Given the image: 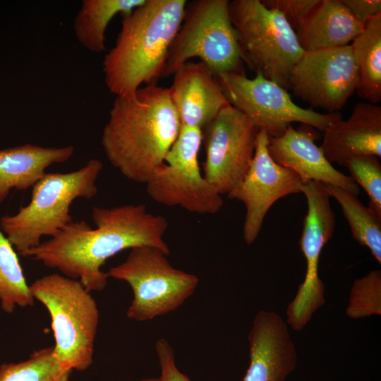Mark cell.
Listing matches in <instances>:
<instances>
[{
    "instance_id": "obj_16",
    "label": "cell",
    "mask_w": 381,
    "mask_h": 381,
    "mask_svg": "<svg viewBox=\"0 0 381 381\" xmlns=\"http://www.w3.org/2000/svg\"><path fill=\"white\" fill-rule=\"evenodd\" d=\"M312 133L294 129L291 125L278 137H269L267 150L278 164L296 173L303 183L310 181L341 188L358 195L357 183L336 169L315 143Z\"/></svg>"
},
{
    "instance_id": "obj_18",
    "label": "cell",
    "mask_w": 381,
    "mask_h": 381,
    "mask_svg": "<svg viewBox=\"0 0 381 381\" xmlns=\"http://www.w3.org/2000/svg\"><path fill=\"white\" fill-rule=\"evenodd\" d=\"M327 160L345 166L356 157H381V107L357 103L350 116L339 120L324 131L320 146Z\"/></svg>"
},
{
    "instance_id": "obj_8",
    "label": "cell",
    "mask_w": 381,
    "mask_h": 381,
    "mask_svg": "<svg viewBox=\"0 0 381 381\" xmlns=\"http://www.w3.org/2000/svg\"><path fill=\"white\" fill-rule=\"evenodd\" d=\"M161 249L139 246L126 260L111 267L109 277L122 280L132 289L133 298L127 310L129 319L143 322L175 310L195 291L197 276L174 267Z\"/></svg>"
},
{
    "instance_id": "obj_5",
    "label": "cell",
    "mask_w": 381,
    "mask_h": 381,
    "mask_svg": "<svg viewBox=\"0 0 381 381\" xmlns=\"http://www.w3.org/2000/svg\"><path fill=\"white\" fill-rule=\"evenodd\" d=\"M228 0H193L186 3L181 27L168 52L162 78L199 58L218 77L245 75V56L231 21Z\"/></svg>"
},
{
    "instance_id": "obj_21",
    "label": "cell",
    "mask_w": 381,
    "mask_h": 381,
    "mask_svg": "<svg viewBox=\"0 0 381 381\" xmlns=\"http://www.w3.org/2000/svg\"><path fill=\"white\" fill-rule=\"evenodd\" d=\"M356 62L358 95L371 104L381 100V13L370 19L350 44Z\"/></svg>"
},
{
    "instance_id": "obj_28",
    "label": "cell",
    "mask_w": 381,
    "mask_h": 381,
    "mask_svg": "<svg viewBox=\"0 0 381 381\" xmlns=\"http://www.w3.org/2000/svg\"><path fill=\"white\" fill-rule=\"evenodd\" d=\"M320 0H263L267 8L277 9L296 32Z\"/></svg>"
},
{
    "instance_id": "obj_10",
    "label": "cell",
    "mask_w": 381,
    "mask_h": 381,
    "mask_svg": "<svg viewBox=\"0 0 381 381\" xmlns=\"http://www.w3.org/2000/svg\"><path fill=\"white\" fill-rule=\"evenodd\" d=\"M217 78L229 104L269 137L280 136L293 122L324 132L342 119L339 112L321 114L300 107L286 89L260 73L252 79L236 73L224 74Z\"/></svg>"
},
{
    "instance_id": "obj_4",
    "label": "cell",
    "mask_w": 381,
    "mask_h": 381,
    "mask_svg": "<svg viewBox=\"0 0 381 381\" xmlns=\"http://www.w3.org/2000/svg\"><path fill=\"white\" fill-rule=\"evenodd\" d=\"M102 167L101 161L92 159L73 171L45 173L32 187L30 202L14 215L0 219L2 231L20 255L38 246L42 237L54 236L73 222L71 205L76 198L96 195V181Z\"/></svg>"
},
{
    "instance_id": "obj_26",
    "label": "cell",
    "mask_w": 381,
    "mask_h": 381,
    "mask_svg": "<svg viewBox=\"0 0 381 381\" xmlns=\"http://www.w3.org/2000/svg\"><path fill=\"white\" fill-rule=\"evenodd\" d=\"M346 314L352 318H359L381 314V272L371 270L361 279H357L351 290Z\"/></svg>"
},
{
    "instance_id": "obj_20",
    "label": "cell",
    "mask_w": 381,
    "mask_h": 381,
    "mask_svg": "<svg viewBox=\"0 0 381 381\" xmlns=\"http://www.w3.org/2000/svg\"><path fill=\"white\" fill-rule=\"evenodd\" d=\"M341 0H320L296 32L304 52L349 45L364 29Z\"/></svg>"
},
{
    "instance_id": "obj_9",
    "label": "cell",
    "mask_w": 381,
    "mask_h": 381,
    "mask_svg": "<svg viewBox=\"0 0 381 381\" xmlns=\"http://www.w3.org/2000/svg\"><path fill=\"white\" fill-rule=\"evenodd\" d=\"M202 143L200 128L181 126L164 164L145 183L150 198L200 214H212L221 209L222 195L200 172L198 153Z\"/></svg>"
},
{
    "instance_id": "obj_17",
    "label": "cell",
    "mask_w": 381,
    "mask_h": 381,
    "mask_svg": "<svg viewBox=\"0 0 381 381\" xmlns=\"http://www.w3.org/2000/svg\"><path fill=\"white\" fill-rule=\"evenodd\" d=\"M173 75L169 93L181 125L202 130L229 104L217 77L202 62L189 61Z\"/></svg>"
},
{
    "instance_id": "obj_7",
    "label": "cell",
    "mask_w": 381,
    "mask_h": 381,
    "mask_svg": "<svg viewBox=\"0 0 381 381\" xmlns=\"http://www.w3.org/2000/svg\"><path fill=\"white\" fill-rule=\"evenodd\" d=\"M229 13L246 62L265 78L289 88L292 68L304 51L284 16L260 0L229 1Z\"/></svg>"
},
{
    "instance_id": "obj_15",
    "label": "cell",
    "mask_w": 381,
    "mask_h": 381,
    "mask_svg": "<svg viewBox=\"0 0 381 381\" xmlns=\"http://www.w3.org/2000/svg\"><path fill=\"white\" fill-rule=\"evenodd\" d=\"M250 365L243 381H285L297 353L286 322L274 311L261 310L248 335Z\"/></svg>"
},
{
    "instance_id": "obj_24",
    "label": "cell",
    "mask_w": 381,
    "mask_h": 381,
    "mask_svg": "<svg viewBox=\"0 0 381 381\" xmlns=\"http://www.w3.org/2000/svg\"><path fill=\"white\" fill-rule=\"evenodd\" d=\"M35 298L27 284L15 248L0 226V304L7 313L16 306H32Z\"/></svg>"
},
{
    "instance_id": "obj_6",
    "label": "cell",
    "mask_w": 381,
    "mask_h": 381,
    "mask_svg": "<svg viewBox=\"0 0 381 381\" xmlns=\"http://www.w3.org/2000/svg\"><path fill=\"white\" fill-rule=\"evenodd\" d=\"M30 289L50 315L56 357L72 370L87 369L93 361L99 318L90 291L79 280L58 273L36 279Z\"/></svg>"
},
{
    "instance_id": "obj_22",
    "label": "cell",
    "mask_w": 381,
    "mask_h": 381,
    "mask_svg": "<svg viewBox=\"0 0 381 381\" xmlns=\"http://www.w3.org/2000/svg\"><path fill=\"white\" fill-rule=\"evenodd\" d=\"M145 0H83L73 22L78 42L87 50L100 53L105 50V32L117 14L129 15Z\"/></svg>"
},
{
    "instance_id": "obj_29",
    "label": "cell",
    "mask_w": 381,
    "mask_h": 381,
    "mask_svg": "<svg viewBox=\"0 0 381 381\" xmlns=\"http://www.w3.org/2000/svg\"><path fill=\"white\" fill-rule=\"evenodd\" d=\"M155 351L161 368L157 381H191L177 368L174 349L166 339L157 341Z\"/></svg>"
},
{
    "instance_id": "obj_14",
    "label": "cell",
    "mask_w": 381,
    "mask_h": 381,
    "mask_svg": "<svg viewBox=\"0 0 381 381\" xmlns=\"http://www.w3.org/2000/svg\"><path fill=\"white\" fill-rule=\"evenodd\" d=\"M269 136L259 130L254 156L241 180L227 194L246 207L243 238L250 245L259 235L269 209L279 198L301 193L303 181L291 169L276 163L268 150Z\"/></svg>"
},
{
    "instance_id": "obj_11",
    "label": "cell",
    "mask_w": 381,
    "mask_h": 381,
    "mask_svg": "<svg viewBox=\"0 0 381 381\" xmlns=\"http://www.w3.org/2000/svg\"><path fill=\"white\" fill-rule=\"evenodd\" d=\"M301 193L306 198L308 212L299 240L300 249L306 262L303 282L286 310V323L294 330H301L313 313L325 303V286L319 277V259L324 246L332 237L335 214L325 185L310 181L304 183Z\"/></svg>"
},
{
    "instance_id": "obj_30",
    "label": "cell",
    "mask_w": 381,
    "mask_h": 381,
    "mask_svg": "<svg viewBox=\"0 0 381 381\" xmlns=\"http://www.w3.org/2000/svg\"><path fill=\"white\" fill-rule=\"evenodd\" d=\"M352 15L360 22L365 23L381 13L380 0H341Z\"/></svg>"
},
{
    "instance_id": "obj_25",
    "label": "cell",
    "mask_w": 381,
    "mask_h": 381,
    "mask_svg": "<svg viewBox=\"0 0 381 381\" xmlns=\"http://www.w3.org/2000/svg\"><path fill=\"white\" fill-rule=\"evenodd\" d=\"M72 372L49 346L34 351L25 361L1 365L0 381H69Z\"/></svg>"
},
{
    "instance_id": "obj_3",
    "label": "cell",
    "mask_w": 381,
    "mask_h": 381,
    "mask_svg": "<svg viewBox=\"0 0 381 381\" xmlns=\"http://www.w3.org/2000/svg\"><path fill=\"white\" fill-rule=\"evenodd\" d=\"M186 0H145L123 17L114 46L104 55L102 71L116 97L134 94L162 78L170 46L183 21Z\"/></svg>"
},
{
    "instance_id": "obj_19",
    "label": "cell",
    "mask_w": 381,
    "mask_h": 381,
    "mask_svg": "<svg viewBox=\"0 0 381 381\" xmlns=\"http://www.w3.org/2000/svg\"><path fill=\"white\" fill-rule=\"evenodd\" d=\"M74 153V147H46L26 143L0 149V203L12 189L26 190L54 164L64 163Z\"/></svg>"
},
{
    "instance_id": "obj_1",
    "label": "cell",
    "mask_w": 381,
    "mask_h": 381,
    "mask_svg": "<svg viewBox=\"0 0 381 381\" xmlns=\"http://www.w3.org/2000/svg\"><path fill=\"white\" fill-rule=\"evenodd\" d=\"M92 219L96 229L85 221H73L22 256L79 280L90 292L105 289L109 276L101 267L125 249L152 246L169 255L164 240L169 226L167 219L150 213L143 204L93 207Z\"/></svg>"
},
{
    "instance_id": "obj_2",
    "label": "cell",
    "mask_w": 381,
    "mask_h": 381,
    "mask_svg": "<svg viewBox=\"0 0 381 381\" xmlns=\"http://www.w3.org/2000/svg\"><path fill=\"white\" fill-rule=\"evenodd\" d=\"M181 126L169 87L149 84L116 97L101 144L109 163L127 179L146 183L164 164Z\"/></svg>"
},
{
    "instance_id": "obj_12",
    "label": "cell",
    "mask_w": 381,
    "mask_h": 381,
    "mask_svg": "<svg viewBox=\"0 0 381 381\" xmlns=\"http://www.w3.org/2000/svg\"><path fill=\"white\" fill-rule=\"evenodd\" d=\"M258 131L230 104L202 129L205 150L203 176L221 195H227L248 171Z\"/></svg>"
},
{
    "instance_id": "obj_13",
    "label": "cell",
    "mask_w": 381,
    "mask_h": 381,
    "mask_svg": "<svg viewBox=\"0 0 381 381\" xmlns=\"http://www.w3.org/2000/svg\"><path fill=\"white\" fill-rule=\"evenodd\" d=\"M358 73L351 45L304 52L290 74L289 88L314 107L339 112L356 91Z\"/></svg>"
},
{
    "instance_id": "obj_27",
    "label": "cell",
    "mask_w": 381,
    "mask_h": 381,
    "mask_svg": "<svg viewBox=\"0 0 381 381\" xmlns=\"http://www.w3.org/2000/svg\"><path fill=\"white\" fill-rule=\"evenodd\" d=\"M346 167L351 179L368 194L369 207L381 216V164L377 157H356L350 159Z\"/></svg>"
},
{
    "instance_id": "obj_31",
    "label": "cell",
    "mask_w": 381,
    "mask_h": 381,
    "mask_svg": "<svg viewBox=\"0 0 381 381\" xmlns=\"http://www.w3.org/2000/svg\"><path fill=\"white\" fill-rule=\"evenodd\" d=\"M141 381H157V378H146L142 380Z\"/></svg>"
},
{
    "instance_id": "obj_23",
    "label": "cell",
    "mask_w": 381,
    "mask_h": 381,
    "mask_svg": "<svg viewBox=\"0 0 381 381\" xmlns=\"http://www.w3.org/2000/svg\"><path fill=\"white\" fill-rule=\"evenodd\" d=\"M325 187L329 196L340 205L353 238L368 247L380 264L381 216L370 207L365 206L353 193L337 186L325 185Z\"/></svg>"
}]
</instances>
